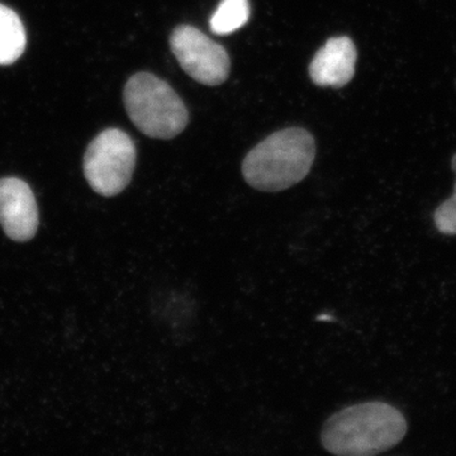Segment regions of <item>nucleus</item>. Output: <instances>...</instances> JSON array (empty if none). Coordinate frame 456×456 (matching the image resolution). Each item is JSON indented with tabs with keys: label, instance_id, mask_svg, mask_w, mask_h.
Instances as JSON below:
<instances>
[{
	"label": "nucleus",
	"instance_id": "nucleus-10",
	"mask_svg": "<svg viewBox=\"0 0 456 456\" xmlns=\"http://www.w3.org/2000/svg\"><path fill=\"white\" fill-rule=\"evenodd\" d=\"M434 221L444 235H456V203L452 198L436 209Z\"/></svg>",
	"mask_w": 456,
	"mask_h": 456
},
{
	"label": "nucleus",
	"instance_id": "nucleus-7",
	"mask_svg": "<svg viewBox=\"0 0 456 456\" xmlns=\"http://www.w3.org/2000/svg\"><path fill=\"white\" fill-rule=\"evenodd\" d=\"M355 45L346 36L332 37L318 50L310 65L312 82L318 86L342 88L347 86L355 75Z\"/></svg>",
	"mask_w": 456,
	"mask_h": 456
},
{
	"label": "nucleus",
	"instance_id": "nucleus-11",
	"mask_svg": "<svg viewBox=\"0 0 456 456\" xmlns=\"http://www.w3.org/2000/svg\"><path fill=\"white\" fill-rule=\"evenodd\" d=\"M452 170H454L456 173V155L452 156Z\"/></svg>",
	"mask_w": 456,
	"mask_h": 456
},
{
	"label": "nucleus",
	"instance_id": "nucleus-8",
	"mask_svg": "<svg viewBox=\"0 0 456 456\" xmlns=\"http://www.w3.org/2000/svg\"><path fill=\"white\" fill-rule=\"evenodd\" d=\"M25 27L16 12L0 4V65L16 62L25 53Z\"/></svg>",
	"mask_w": 456,
	"mask_h": 456
},
{
	"label": "nucleus",
	"instance_id": "nucleus-12",
	"mask_svg": "<svg viewBox=\"0 0 456 456\" xmlns=\"http://www.w3.org/2000/svg\"><path fill=\"white\" fill-rule=\"evenodd\" d=\"M452 200H454V202L456 203V184H455V193H454V196L452 197Z\"/></svg>",
	"mask_w": 456,
	"mask_h": 456
},
{
	"label": "nucleus",
	"instance_id": "nucleus-6",
	"mask_svg": "<svg viewBox=\"0 0 456 456\" xmlns=\"http://www.w3.org/2000/svg\"><path fill=\"white\" fill-rule=\"evenodd\" d=\"M37 203L32 189L18 178L0 179V226L16 242H27L37 232Z\"/></svg>",
	"mask_w": 456,
	"mask_h": 456
},
{
	"label": "nucleus",
	"instance_id": "nucleus-2",
	"mask_svg": "<svg viewBox=\"0 0 456 456\" xmlns=\"http://www.w3.org/2000/svg\"><path fill=\"white\" fill-rule=\"evenodd\" d=\"M316 158L310 132L287 128L270 134L254 147L242 163V175L260 191H281L302 182Z\"/></svg>",
	"mask_w": 456,
	"mask_h": 456
},
{
	"label": "nucleus",
	"instance_id": "nucleus-4",
	"mask_svg": "<svg viewBox=\"0 0 456 456\" xmlns=\"http://www.w3.org/2000/svg\"><path fill=\"white\" fill-rule=\"evenodd\" d=\"M136 145L126 132L110 128L90 142L84 155V175L95 193L114 197L130 184L136 167Z\"/></svg>",
	"mask_w": 456,
	"mask_h": 456
},
{
	"label": "nucleus",
	"instance_id": "nucleus-3",
	"mask_svg": "<svg viewBox=\"0 0 456 456\" xmlns=\"http://www.w3.org/2000/svg\"><path fill=\"white\" fill-rule=\"evenodd\" d=\"M123 101L131 121L151 139L171 140L187 127L189 113L184 102L155 75L137 73L130 77Z\"/></svg>",
	"mask_w": 456,
	"mask_h": 456
},
{
	"label": "nucleus",
	"instance_id": "nucleus-9",
	"mask_svg": "<svg viewBox=\"0 0 456 456\" xmlns=\"http://www.w3.org/2000/svg\"><path fill=\"white\" fill-rule=\"evenodd\" d=\"M248 0H222L211 18V29L216 35H230L242 28L250 18Z\"/></svg>",
	"mask_w": 456,
	"mask_h": 456
},
{
	"label": "nucleus",
	"instance_id": "nucleus-5",
	"mask_svg": "<svg viewBox=\"0 0 456 456\" xmlns=\"http://www.w3.org/2000/svg\"><path fill=\"white\" fill-rule=\"evenodd\" d=\"M170 47L183 70L196 82L208 86L226 82L231 69L227 51L196 27H176L171 32Z\"/></svg>",
	"mask_w": 456,
	"mask_h": 456
},
{
	"label": "nucleus",
	"instance_id": "nucleus-1",
	"mask_svg": "<svg viewBox=\"0 0 456 456\" xmlns=\"http://www.w3.org/2000/svg\"><path fill=\"white\" fill-rule=\"evenodd\" d=\"M406 432L401 411L384 402H367L330 417L321 432V443L334 455L370 456L397 445Z\"/></svg>",
	"mask_w": 456,
	"mask_h": 456
}]
</instances>
